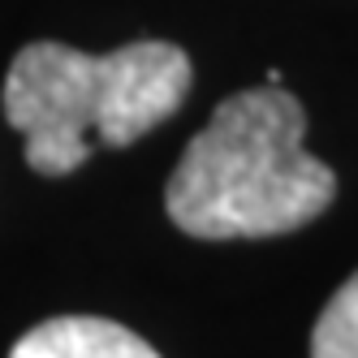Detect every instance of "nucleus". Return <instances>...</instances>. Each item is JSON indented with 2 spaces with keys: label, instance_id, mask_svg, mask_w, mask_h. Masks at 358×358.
Returning <instances> with one entry per match:
<instances>
[{
  "label": "nucleus",
  "instance_id": "2",
  "mask_svg": "<svg viewBox=\"0 0 358 358\" xmlns=\"http://www.w3.org/2000/svg\"><path fill=\"white\" fill-rule=\"evenodd\" d=\"M194 65L186 48L138 39L113 52H83L39 39L5 73V121L27 138V164L65 177L104 147H130L151 125L169 121L190 91Z\"/></svg>",
  "mask_w": 358,
  "mask_h": 358
},
{
  "label": "nucleus",
  "instance_id": "1",
  "mask_svg": "<svg viewBox=\"0 0 358 358\" xmlns=\"http://www.w3.org/2000/svg\"><path fill=\"white\" fill-rule=\"evenodd\" d=\"M306 113L285 87H250L216 104L182 151L164 208L190 238H272L311 224L337 199V173L302 147Z\"/></svg>",
  "mask_w": 358,
  "mask_h": 358
},
{
  "label": "nucleus",
  "instance_id": "4",
  "mask_svg": "<svg viewBox=\"0 0 358 358\" xmlns=\"http://www.w3.org/2000/svg\"><path fill=\"white\" fill-rule=\"evenodd\" d=\"M311 358H358V272L320 311L311 328Z\"/></svg>",
  "mask_w": 358,
  "mask_h": 358
},
{
  "label": "nucleus",
  "instance_id": "3",
  "mask_svg": "<svg viewBox=\"0 0 358 358\" xmlns=\"http://www.w3.org/2000/svg\"><path fill=\"white\" fill-rule=\"evenodd\" d=\"M9 358H160L138 332L99 315H57L35 324Z\"/></svg>",
  "mask_w": 358,
  "mask_h": 358
}]
</instances>
